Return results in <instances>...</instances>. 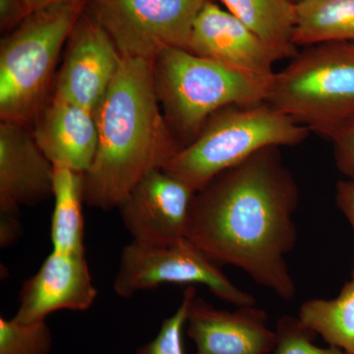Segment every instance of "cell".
I'll return each mask as SVG.
<instances>
[{
    "instance_id": "1",
    "label": "cell",
    "mask_w": 354,
    "mask_h": 354,
    "mask_svg": "<svg viewBox=\"0 0 354 354\" xmlns=\"http://www.w3.org/2000/svg\"><path fill=\"white\" fill-rule=\"evenodd\" d=\"M298 200L279 148L264 149L195 193L186 239L216 264L239 268L290 301L297 286L286 256L297 245Z\"/></svg>"
},
{
    "instance_id": "2",
    "label": "cell",
    "mask_w": 354,
    "mask_h": 354,
    "mask_svg": "<svg viewBox=\"0 0 354 354\" xmlns=\"http://www.w3.org/2000/svg\"><path fill=\"white\" fill-rule=\"evenodd\" d=\"M95 120L97 152L83 174L84 201L109 211L181 149L160 109L153 62L122 57Z\"/></svg>"
},
{
    "instance_id": "3",
    "label": "cell",
    "mask_w": 354,
    "mask_h": 354,
    "mask_svg": "<svg viewBox=\"0 0 354 354\" xmlns=\"http://www.w3.org/2000/svg\"><path fill=\"white\" fill-rule=\"evenodd\" d=\"M153 74L165 120L187 145L221 109L267 102L274 73L257 75L171 48L156 58Z\"/></svg>"
},
{
    "instance_id": "4",
    "label": "cell",
    "mask_w": 354,
    "mask_h": 354,
    "mask_svg": "<svg viewBox=\"0 0 354 354\" xmlns=\"http://www.w3.org/2000/svg\"><path fill=\"white\" fill-rule=\"evenodd\" d=\"M310 130L268 102L214 114L190 143L162 167L198 192L221 172L268 148L302 143Z\"/></svg>"
},
{
    "instance_id": "5",
    "label": "cell",
    "mask_w": 354,
    "mask_h": 354,
    "mask_svg": "<svg viewBox=\"0 0 354 354\" xmlns=\"http://www.w3.org/2000/svg\"><path fill=\"white\" fill-rule=\"evenodd\" d=\"M266 102L330 139L354 115V43L310 46L274 74Z\"/></svg>"
},
{
    "instance_id": "6",
    "label": "cell",
    "mask_w": 354,
    "mask_h": 354,
    "mask_svg": "<svg viewBox=\"0 0 354 354\" xmlns=\"http://www.w3.org/2000/svg\"><path fill=\"white\" fill-rule=\"evenodd\" d=\"M83 0L31 12L0 48L1 120L26 123L41 102L62 46L83 14Z\"/></svg>"
},
{
    "instance_id": "7",
    "label": "cell",
    "mask_w": 354,
    "mask_h": 354,
    "mask_svg": "<svg viewBox=\"0 0 354 354\" xmlns=\"http://www.w3.org/2000/svg\"><path fill=\"white\" fill-rule=\"evenodd\" d=\"M165 283L203 285L215 297L236 307L256 304L253 295L235 286L189 239L164 244L132 241L123 247L113 281L118 297L130 298Z\"/></svg>"
},
{
    "instance_id": "8",
    "label": "cell",
    "mask_w": 354,
    "mask_h": 354,
    "mask_svg": "<svg viewBox=\"0 0 354 354\" xmlns=\"http://www.w3.org/2000/svg\"><path fill=\"white\" fill-rule=\"evenodd\" d=\"M207 1L93 0V16L121 57L153 62L165 50H187L193 24Z\"/></svg>"
},
{
    "instance_id": "9",
    "label": "cell",
    "mask_w": 354,
    "mask_h": 354,
    "mask_svg": "<svg viewBox=\"0 0 354 354\" xmlns=\"http://www.w3.org/2000/svg\"><path fill=\"white\" fill-rule=\"evenodd\" d=\"M195 191L162 169H153L118 205L123 225L140 243L186 239Z\"/></svg>"
},
{
    "instance_id": "10",
    "label": "cell",
    "mask_w": 354,
    "mask_h": 354,
    "mask_svg": "<svg viewBox=\"0 0 354 354\" xmlns=\"http://www.w3.org/2000/svg\"><path fill=\"white\" fill-rule=\"evenodd\" d=\"M69 39L55 97L95 114L118 73L122 57L94 16L82 14Z\"/></svg>"
},
{
    "instance_id": "11",
    "label": "cell",
    "mask_w": 354,
    "mask_h": 354,
    "mask_svg": "<svg viewBox=\"0 0 354 354\" xmlns=\"http://www.w3.org/2000/svg\"><path fill=\"white\" fill-rule=\"evenodd\" d=\"M187 50L241 71L271 76L285 51L266 43L241 20L209 0L198 14Z\"/></svg>"
},
{
    "instance_id": "12",
    "label": "cell",
    "mask_w": 354,
    "mask_h": 354,
    "mask_svg": "<svg viewBox=\"0 0 354 354\" xmlns=\"http://www.w3.org/2000/svg\"><path fill=\"white\" fill-rule=\"evenodd\" d=\"M97 295L85 254L51 251L39 271L23 283L14 319L36 323L58 310L85 311Z\"/></svg>"
},
{
    "instance_id": "13",
    "label": "cell",
    "mask_w": 354,
    "mask_h": 354,
    "mask_svg": "<svg viewBox=\"0 0 354 354\" xmlns=\"http://www.w3.org/2000/svg\"><path fill=\"white\" fill-rule=\"evenodd\" d=\"M186 325L196 354H271L276 346V333L268 326L267 313L256 304L227 311L196 295Z\"/></svg>"
},
{
    "instance_id": "14",
    "label": "cell",
    "mask_w": 354,
    "mask_h": 354,
    "mask_svg": "<svg viewBox=\"0 0 354 354\" xmlns=\"http://www.w3.org/2000/svg\"><path fill=\"white\" fill-rule=\"evenodd\" d=\"M55 165L26 123L0 124V209L36 206L53 195Z\"/></svg>"
},
{
    "instance_id": "15",
    "label": "cell",
    "mask_w": 354,
    "mask_h": 354,
    "mask_svg": "<svg viewBox=\"0 0 354 354\" xmlns=\"http://www.w3.org/2000/svg\"><path fill=\"white\" fill-rule=\"evenodd\" d=\"M35 139L55 167L85 174L97 152L95 114L72 102L53 97L38 113Z\"/></svg>"
},
{
    "instance_id": "16",
    "label": "cell",
    "mask_w": 354,
    "mask_h": 354,
    "mask_svg": "<svg viewBox=\"0 0 354 354\" xmlns=\"http://www.w3.org/2000/svg\"><path fill=\"white\" fill-rule=\"evenodd\" d=\"M292 43H354V0H299Z\"/></svg>"
},
{
    "instance_id": "17",
    "label": "cell",
    "mask_w": 354,
    "mask_h": 354,
    "mask_svg": "<svg viewBox=\"0 0 354 354\" xmlns=\"http://www.w3.org/2000/svg\"><path fill=\"white\" fill-rule=\"evenodd\" d=\"M50 241L53 251L85 254L84 246L83 174L55 167Z\"/></svg>"
},
{
    "instance_id": "18",
    "label": "cell",
    "mask_w": 354,
    "mask_h": 354,
    "mask_svg": "<svg viewBox=\"0 0 354 354\" xmlns=\"http://www.w3.org/2000/svg\"><path fill=\"white\" fill-rule=\"evenodd\" d=\"M297 317L326 344L354 354V268L337 297L306 300Z\"/></svg>"
},
{
    "instance_id": "19",
    "label": "cell",
    "mask_w": 354,
    "mask_h": 354,
    "mask_svg": "<svg viewBox=\"0 0 354 354\" xmlns=\"http://www.w3.org/2000/svg\"><path fill=\"white\" fill-rule=\"evenodd\" d=\"M248 29L266 43L285 51H295L293 32L297 22V3L291 0H221Z\"/></svg>"
},
{
    "instance_id": "20",
    "label": "cell",
    "mask_w": 354,
    "mask_h": 354,
    "mask_svg": "<svg viewBox=\"0 0 354 354\" xmlns=\"http://www.w3.org/2000/svg\"><path fill=\"white\" fill-rule=\"evenodd\" d=\"M53 335L46 321L22 323L0 318V354H48Z\"/></svg>"
},
{
    "instance_id": "21",
    "label": "cell",
    "mask_w": 354,
    "mask_h": 354,
    "mask_svg": "<svg viewBox=\"0 0 354 354\" xmlns=\"http://www.w3.org/2000/svg\"><path fill=\"white\" fill-rule=\"evenodd\" d=\"M276 346L271 354H348L335 346H316L317 335L298 317L285 315L276 324Z\"/></svg>"
},
{
    "instance_id": "22",
    "label": "cell",
    "mask_w": 354,
    "mask_h": 354,
    "mask_svg": "<svg viewBox=\"0 0 354 354\" xmlns=\"http://www.w3.org/2000/svg\"><path fill=\"white\" fill-rule=\"evenodd\" d=\"M196 295V288L194 286H186L183 301L176 313L162 321L155 339L140 346L136 354H185L183 348V329L187 323L189 305Z\"/></svg>"
},
{
    "instance_id": "23",
    "label": "cell",
    "mask_w": 354,
    "mask_h": 354,
    "mask_svg": "<svg viewBox=\"0 0 354 354\" xmlns=\"http://www.w3.org/2000/svg\"><path fill=\"white\" fill-rule=\"evenodd\" d=\"M335 165L348 180L354 183V115L330 137Z\"/></svg>"
},
{
    "instance_id": "24",
    "label": "cell",
    "mask_w": 354,
    "mask_h": 354,
    "mask_svg": "<svg viewBox=\"0 0 354 354\" xmlns=\"http://www.w3.org/2000/svg\"><path fill=\"white\" fill-rule=\"evenodd\" d=\"M21 232L19 209H0V247L12 246L19 239Z\"/></svg>"
},
{
    "instance_id": "25",
    "label": "cell",
    "mask_w": 354,
    "mask_h": 354,
    "mask_svg": "<svg viewBox=\"0 0 354 354\" xmlns=\"http://www.w3.org/2000/svg\"><path fill=\"white\" fill-rule=\"evenodd\" d=\"M25 0H0V28L1 31L17 28L29 15Z\"/></svg>"
},
{
    "instance_id": "26",
    "label": "cell",
    "mask_w": 354,
    "mask_h": 354,
    "mask_svg": "<svg viewBox=\"0 0 354 354\" xmlns=\"http://www.w3.org/2000/svg\"><path fill=\"white\" fill-rule=\"evenodd\" d=\"M335 204L346 216L353 234L354 241V183L351 180H342L337 184L335 187ZM354 250V249H353ZM354 268V252H353Z\"/></svg>"
},
{
    "instance_id": "27",
    "label": "cell",
    "mask_w": 354,
    "mask_h": 354,
    "mask_svg": "<svg viewBox=\"0 0 354 354\" xmlns=\"http://www.w3.org/2000/svg\"><path fill=\"white\" fill-rule=\"evenodd\" d=\"M77 1V0H25L30 13L53 4L64 3V2Z\"/></svg>"
}]
</instances>
